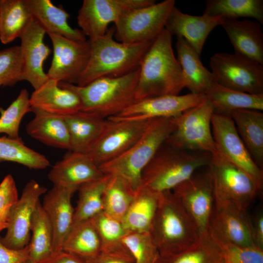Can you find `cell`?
Segmentation results:
<instances>
[{
    "instance_id": "c3c4849f",
    "label": "cell",
    "mask_w": 263,
    "mask_h": 263,
    "mask_svg": "<svg viewBox=\"0 0 263 263\" xmlns=\"http://www.w3.org/2000/svg\"><path fill=\"white\" fill-rule=\"evenodd\" d=\"M28 244L21 249H13L4 246L0 241V263H21L29 257Z\"/></svg>"
},
{
    "instance_id": "3957f363",
    "label": "cell",
    "mask_w": 263,
    "mask_h": 263,
    "mask_svg": "<svg viewBox=\"0 0 263 263\" xmlns=\"http://www.w3.org/2000/svg\"><path fill=\"white\" fill-rule=\"evenodd\" d=\"M139 73V67L121 76L98 78L84 86L61 81L58 85L78 94L81 112L108 119L117 116L135 103Z\"/></svg>"
},
{
    "instance_id": "d6986e66",
    "label": "cell",
    "mask_w": 263,
    "mask_h": 263,
    "mask_svg": "<svg viewBox=\"0 0 263 263\" xmlns=\"http://www.w3.org/2000/svg\"><path fill=\"white\" fill-rule=\"evenodd\" d=\"M46 32L32 18L19 37L21 62V81H28L37 90L49 79L43 64L51 53L43 41Z\"/></svg>"
},
{
    "instance_id": "ee69618b",
    "label": "cell",
    "mask_w": 263,
    "mask_h": 263,
    "mask_svg": "<svg viewBox=\"0 0 263 263\" xmlns=\"http://www.w3.org/2000/svg\"><path fill=\"white\" fill-rule=\"evenodd\" d=\"M218 244L222 249L225 263H263V249L255 245Z\"/></svg>"
},
{
    "instance_id": "8d00e7d4",
    "label": "cell",
    "mask_w": 263,
    "mask_h": 263,
    "mask_svg": "<svg viewBox=\"0 0 263 263\" xmlns=\"http://www.w3.org/2000/svg\"><path fill=\"white\" fill-rule=\"evenodd\" d=\"M204 14L228 19L251 18L263 25V0H207Z\"/></svg>"
},
{
    "instance_id": "5bb4252c",
    "label": "cell",
    "mask_w": 263,
    "mask_h": 263,
    "mask_svg": "<svg viewBox=\"0 0 263 263\" xmlns=\"http://www.w3.org/2000/svg\"><path fill=\"white\" fill-rule=\"evenodd\" d=\"M208 233L218 244L255 245L247 210L230 202L215 201Z\"/></svg>"
},
{
    "instance_id": "7dc6e473",
    "label": "cell",
    "mask_w": 263,
    "mask_h": 263,
    "mask_svg": "<svg viewBox=\"0 0 263 263\" xmlns=\"http://www.w3.org/2000/svg\"><path fill=\"white\" fill-rule=\"evenodd\" d=\"M251 233L255 245L263 249V210L260 207L249 216Z\"/></svg>"
},
{
    "instance_id": "30bf717a",
    "label": "cell",
    "mask_w": 263,
    "mask_h": 263,
    "mask_svg": "<svg viewBox=\"0 0 263 263\" xmlns=\"http://www.w3.org/2000/svg\"><path fill=\"white\" fill-rule=\"evenodd\" d=\"M214 82L236 91L263 94V65L234 53H217L210 58Z\"/></svg>"
},
{
    "instance_id": "4fadbf2b",
    "label": "cell",
    "mask_w": 263,
    "mask_h": 263,
    "mask_svg": "<svg viewBox=\"0 0 263 263\" xmlns=\"http://www.w3.org/2000/svg\"><path fill=\"white\" fill-rule=\"evenodd\" d=\"M154 3V0H84L77 24L86 37L94 39L104 35L109 24H114L127 11Z\"/></svg>"
},
{
    "instance_id": "4dcf8cb0",
    "label": "cell",
    "mask_w": 263,
    "mask_h": 263,
    "mask_svg": "<svg viewBox=\"0 0 263 263\" xmlns=\"http://www.w3.org/2000/svg\"><path fill=\"white\" fill-rule=\"evenodd\" d=\"M161 192L141 187L122 222L130 232H150L159 205Z\"/></svg>"
},
{
    "instance_id": "9a60e30c",
    "label": "cell",
    "mask_w": 263,
    "mask_h": 263,
    "mask_svg": "<svg viewBox=\"0 0 263 263\" xmlns=\"http://www.w3.org/2000/svg\"><path fill=\"white\" fill-rule=\"evenodd\" d=\"M108 119L109 126L87 153L98 167L127 151L142 136L151 120Z\"/></svg>"
},
{
    "instance_id": "bcb514c9",
    "label": "cell",
    "mask_w": 263,
    "mask_h": 263,
    "mask_svg": "<svg viewBox=\"0 0 263 263\" xmlns=\"http://www.w3.org/2000/svg\"><path fill=\"white\" fill-rule=\"evenodd\" d=\"M83 262L84 263H134V260L126 248L113 251H101L94 258Z\"/></svg>"
},
{
    "instance_id": "484cf974",
    "label": "cell",
    "mask_w": 263,
    "mask_h": 263,
    "mask_svg": "<svg viewBox=\"0 0 263 263\" xmlns=\"http://www.w3.org/2000/svg\"><path fill=\"white\" fill-rule=\"evenodd\" d=\"M70 137V150L88 153L109 126L111 121L81 111L62 116Z\"/></svg>"
},
{
    "instance_id": "f1b7e54d",
    "label": "cell",
    "mask_w": 263,
    "mask_h": 263,
    "mask_svg": "<svg viewBox=\"0 0 263 263\" xmlns=\"http://www.w3.org/2000/svg\"><path fill=\"white\" fill-rule=\"evenodd\" d=\"M237 132L255 163L263 169V113L238 110L230 115Z\"/></svg>"
},
{
    "instance_id": "f6af8a7d",
    "label": "cell",
    "mask_w": 263,
    "mask_h": 263,
    "mask_svg": "<svg viewBox=\"0 0 263 263\" xmlns=\"http://www.w3.org/2000/svg\"><path fill=\"white\" fill-rule=\"evenodd\" d=\"M18 199L15 180L8 174L0 184V232L7 228L11 209Z\"/></svg>"
},
{
    "instance_id": "7402d4cb",
    "label": "cell",
    "mask_w": 263,
    "mask_h": 263,
    "mask_svg": "<svg viewBox=\"0 0 263 263\" xmlns=\"http://www.w3.org/2000/svg\"><path fill=\"white\" fill-rule=\"evenodd\" d=\"M223 19L222 16L204 13L201 16L188 15L175 6L165 28L172 36L184 38L200 55L208 36L214 28L221 25Z\"/></svg>"
},
{
    "instance_id": "7c38bea8",
    "label": "cell",
    "mask_w": 263,
    "mask_h": 263,
    "mask_svg": "<svg viewBox=\"0 0 263 263\" xmlns=\"http://www.w3.org/2000/svg\"><path fill=\"white\" fill-rule=\"evenodd\" d=\"M211 130L217 152L247 173L262 191L263 169L253 160L239 136L231 117L213 113Z\"/></svg>"
},
{
    "instance_id": "b9f144b4",
    "label": "cell",
    "mask_w": 263,
    "mask_h": 263,
    "mask_svg": "<svg viewBox=\"0 0 263 263\" xmlns=\"http://www.w3.org/2000/svg\"><path fill=\"white\" fill-rule=\"evenodd\" d=\"M123 243L134 263H154L159 253L150 232H129Z\"/></svg>"
},
{
    "instance_id": "836d02e7",
    "label": "cell",
    "mask_w": 263,
    "mask_h": 263,
    "mask_svg": "<svg viewBox=\"0 0 263 263\" xmlns=\"http://www.w3.org/2000/svg\"><path fill=\"white\" fill-rule=\"evenodd\" d=\"M28 244L29 257L36 263H45L54 254L51 225L40 201L34 212Z\"/></svg>"
},
{
    "instance_id": "44dd1931",
    "label": "cell",
    "mask_w": 263,
    "mask_h": 263,
    "mask_svg": "<svg viewBox=\"0 0 263 263\" xmlns=\"http://www.w3.org/2000/svg\"><path fill=\"white\" fill-rule=\"evenodd\" d=\"M104 175L88 154L69 150L53 166L48 177L54 185L77 190L81 185Z\"/></svg>"
},
{
    "instance_id": "6da1fadb",
    "label": "cell",
    "mask_w": 263,
    "mask_h": 263,
    "mask_svg": "<svg viewBox=\"0 0 263 263\" xmlns=\"http://www.w3.org/2000/svg\"><path fill=\"white\" fill-rule=\"evenodd\" d=\"M172 36L165 28L143 57L135 91V102L178 95L185 88L180 64L172 48Z\"/></svg>"
},
{
    "instance_id": "ba28073f",
    "label": "cell",
    "mask_w": 263,
    "mask_h": 263,
    "mask_svg": "<svg viewBox=\"0 0 263 263\" xmlns=\"http://www.w3.org/2000/svg\"><path fill=\"white\" fill-rule=\"evenodd\" d=\"M213 106L206 97L175 117V128L165 143L177 148L209 153L217 152L211 130Z\"/></svg>"
},
{
    "instance_id": "8992f818",
    "label": "cell",
    "mask_w": 263,
    "mask_h": 263,
    "mask_svg": "<svg viewBox=\"0 0 263 263\" xmlns=\"http://www.w3.org/2000/svg\"><path fill=\"white\" fill-rule=\"evenodd\" d=\"M150 233L159 254L185 250L195 244L201 236L193 220L171 190L160 193Z\"/></svg>"
},
{
    "instance_id": "7bdbcfd3",
    "label": "cell",
    "mask_w": 263,
    "mask_h": 263,
    "mask_svg": "<svg viewBox=\"0 0 263 263\" xmlns=\"http://www.w3.org/2000/svg\"><path fill=\"white\" fill-rule=\"evenodd\" d=\"M22 62L19 46L0 51V87L14 86L21 81Z\"/></svg>"
},
{
    "instance_id": "d6a6232c",
    "label": "cell",
    "mask_w": 263,
    "mask_h": 263,
    "mask_svg": "<svg viewBox=\"0 0 263 263\" xmlns=\"http://www.w3.org/2000/svg\"><path fill=\"white\" fill-rule=\"evenodd\" d=\"M62 251L83 262L94 258L100 252V241L91 220L72 226L64 241Z\"/></svg>"
},
{
    "instance_id": "277c9868",
    "label": "cell",
    "mask_w": 263,
    "mask_h": 263,
    "mask_svg": "<svg viewBox=\"0 0 263 263\" xmlns=\"http://www.w3.org/2000/svg\"><path fill=\"white\" fill-rule=\"evenodd\" d=\"M212 157L208 152L183 150L164 143L143 170L142 186L157 192L171 190L208 166Z\"/></svg>"
},
{
    "instance_id": "1f68e13d",
    "label": "cell",
    "mask_w": 263,
    "mask_h": 263,
    "mask_svg": "<svg viewBox=\"0 0 263 263\" xmlns=\"http://www.w3.org/2000/svg\"><path fill=\"white\" fill-rule=\"evenodd\" d=\"M154 263H225V260L220 246L207 233L185 250L159 254Z\"/></svg>"
},
{
    "instance_id": "83f0119b",
    "label": "cell",
    "mask_w": 263,
    "mask_h": 263,
    "mask_svg": "<svg viewBox=\"0 0 263 263\" xmlns=\"http://www.w3.org/2000/svg\"><path fill=\"white\" fill-rule=\"evenodd\" d=\"M176 49L185 86L191 93L204 94L214 82L210 71L203 65L200 55L183 38H177Z\"/></svg>"
},
{
    "instance_id": "52a82bcc",
    "label": "cell",
    "mask_w": 263,
    "mask_h": 263,
    "mask_svg": "<svg viewBox=\"0 0 263 263\" xmlns=\"http://www.w3.org/2000/svg\"><path fill=\"white\" fill-rule=\"evenodd\" d=\"M175 0L158 3L130 10L114 24V38L125 44L153 42L165 29Z\"/></svg>"
},
{
    "instance_id": "d4e9b609",
    "label": "cell",
    "mask_w": 263,
    "mask_h": 263,
    "mask_svg": "<svg viewBox=\"0 0 263 263\" xmlns=\"http://www.w3.org/2000/svg\"><path fill=\"white\" fill-rule=\"evenodd\" d=\"M24 2L32 18L47 34L76 41L86 40L80 29L73 28L68 24L70 14L62 6L55 5L50 0H24Z\"/></svg>"
},
{
    "instance_id": "4316f807",
    "label": "cell",
    "mask_w": 263,
    "mask_h": 263,
    "mask_svg": "<svg viewBox=\"0 0 263 263\" xmlns=\"http://www.w3.org/2000/svg\"><path fill=\"white\" fill-rule=\"evenodd\" d=\"M32 112L34 117L26 127L29 135L47 146L70 150L69 132L62 116L33 108Z\"/></svg>"
},
{
    "instance_id": "9c48e42d",
    "label": "cell",
    "mask_w": 263,
    "mask_h": 263,
    "mask_svg": "<svg viewBox=\"0 0 263 263\" xmlns=\"http://www.w3.org/2000/svg\"><path fill=\"white\" fill-rule=\"evenodd\" d=\"M215 201H228L247 210L261 191L254 180L218 152L212 154L208 165Z\"/></svg>"
},
{
    "instance_id": "681fc988",
    "label": "cell",
    "mask_w": 263,
    "mask_h": 263,
    "mask_svg": "<svg viewBox=\"0 0 263 263\" xmlns=\"http://www.w3.org/2000/svg\"><path fill=\"white\" fill-rule=\"evenodd\" d=\"M45 263H84L79 258L66 252L61 251L54 254Z\"/></svg>"
},
{
    "instance_id": "60d3db41",
    "label": "cell",
    "mask_w": 263,
    "mask_h": 263,
    "mask_svg": "<svg viewBox=\"0 0 263 263\" xmlns=\"http://www.w3.org/2000/svg\"><path fill=\"white\" fill-rule=\"evenodd\" d=\"M31 112L28 92L23 89L6 110L0 108V133H5L12 139H21L19 133L20 122L24 115Z\"/></svg>"
},
{
    "instance_id": "ac0fdd59",
    "label": "cell",
    "mask_w": 263,
    "mask_h": 263,
    "mask_svg": "<svg viewBox=\"0 0 263 263\" xmlns=\"http://www.w3.org/2000/svg\"><path fill=\"white\" fill-rule=\"evenodd\" d=\"M206 98L204 94L165 95L136 102L112 119L149 120L176 117L196 106Z\"/></svg>"
},
{
    "instance_id": "f546056e",
    "label": "cell",
    "mask_w": 263,
    "mask_h": 263,
    "mask_svg": "<svg viewBox=\"0 0 263 263\" xmlns=\"http://www.w3.org/2000/svg\"><path fill=\"white\" fill-rule=\"evenodd\" d=\"M211 103L214 113L228 115L238 110L263 111V94H253L221 86L214 82L205 93Z\"/></svg>"
},
{
    "instance_id": "8fae6325",
    "label": "cell",
    "mask_w": 263,
    "mask_h": 263,
    "mask_svg": "<svg viewBox=\"0 0 263 263\" xmlns=\"http://www.w3.org/2000/svg\"><path fill=\"white\" fill-rule=\"evenodd\" d=\"M197 171L171 191L193 220L200 235H202L208 233L215 197L208 166L205 167L203 171Z\"/></svg>"
},
{
    "instance_id": "d590c367",
    "label": "cell",
    "mask_w": 263,
    "mask_h": 263,
    "mask_svg": "<svg viewBox=\"0 0 263 263\" xmlns=\"http://www.w3.org/2000/svg\"><path fill=\"white\" fill-rule=\"evenodd\" d=\"M110 175L87 182L79 186L78 199L75 209L73 224L89 220L103 211V194Z\"/></svg>"
},
{
    "instance_id": "603a6c76",
    "label": "cell",
    "mask_w": 263,
    "mask_h": 263,
    "mask_svg": "<svg viewBox=\"0 0 263 263\" xmlns=\"http://www.w3.org/2000/svg\"><path fill=\"white\" fill-rule=\"evenodd\" d=\"M57 80L50 79L30 97L32 108L49 113L65 116L81 111L82 104L72 90L60 86Z\"/></svg>"
},
{
    "instance_id": "cb8c5ba5",
    "label": "cell",
    "mask_w": 263,
    "mask_h": 263,
    "mask_svg": "<svg viewBox=\"0 0 263 263\" xmlns=\"http://www.w3.org/2000/svg\"><path fill=\"white\" fill-rule=\"evenodd\" d=\"M221 25L226 33L235 53L263 65V33L259 22L223 18Z\"/></svg>"
},
{
    "instance_id": "2e32d148",
    "label": "cell",
    "mask_w": 263,
    "mask_h": 263,
    "mask_svg": "<svg viewBox=\"0 0 263 263\" xmlns=\"http://www.w3.org/2000/svg\"><path fill=\"white\" fill-rule=\"evenodd\" d=\"M53 57L47 75L49 78L76 85L90 55L89 40L76 41L49 34Z\"/></svg>"
},
{
    "instance_id": "ffe728a7",
    "label": "cell",
    "mask_w": 263,
    "mask_h": 263,
    "mask_svg": "<svg viewBox=\"0 0 263 263\" xmlns=\"http://www.w3.org/2000/svg\"><path fill=\"white\" fill-rule=\"evenodd\" d=\"M75 191L54 185L45 193L41 205L52 228L54 254L62 251L64 241L72 227L75 209L71 198Z\"/></svg>"
},
{
    "instance_id": "e575fe53",
    "label": "cell",
    "mask_w": 263,
    "mask_h": 263,
    "mask_svg": "<svg viewBox=\"0 0 263 263\" xmlns=\"http://www.w3.org/2000/svg\"><path fill=\"white\" fill-rule=\"evenodd\" d=\"M32 17L24 0H0V40L9 43L20 36Z\"/></svg>"
},
{
    "instance_id": "7a4b0ae2",
    "label": "cell",
    "mask_w": 263,
    "mask_h": 263,
    "mask_svg": "<svg viewBox=\"0 0 263 263\" xmlns=\"http://www.w3.org/2000/svg\"><path fill=\"white\" fill-rule=\"evenodd\" d=\"M114 26L99 38L89 40L90 55L76 85L85 86L101 77H118L138 68L153 42L125 44L114 38Z\"/></svg>"
},
{
    "instance_id": "f907efd6",
    "label": "cell",
    "mask_w": 263,
    "mask_h": 263,
    "mask_svg": "<svg viewBox=\"0 0 263 263\" xmlns=\"http://www.w3.org/2000/svg\"><path fill=\"white\" fill-rule=\"evenodd\" d=\"M21 263H36L33 260L30 258L29 257L24 260Z\"/></svg>"
},
{
    "instance_id": "5b68a950",
    "label": "cell",
    "mask_w": 263,
    "mask_h": 263,
    "mask_svg": "<svg viewBox=\"0 0 263 263\" xmlns=\"http://www.w3.org/2000/svg\"><path fill=\"white\" fill-rule=\"evenodd\" d=\"M175 117L152 119L140 138L127 151L99 167L104 174L123 179L136 192L142 173L174 129Z\"/></svg>"
},
{
    "instance_id": "f35d334b",
    "label": "cell",
    "mask_w": 263,
    "mask_h": 263,
    "mask_svg": "<svg viewBox=\"0 0 263 263\" xmlns=\"http://www.w3.org/2000/svg\"><path fill=\"white\" fill-rule=\"evenodd\" d=\"M7 161L34 169H44L50 165L44 155L25 146L22 138L15 139L4 136L0 137V163Z\"/></svg>"
},
{
    "instance_id": "74e56055",
    "label": "cell",
    "mask_w": 263,
    "mask_h": 263,
    "mask_svg": "<svg viewBox=\"0 0 263 263\" xmlns=\"http://www.w3.org/2000/svg\"><path fill=\"white\" fill-rule=\"evenodd\" d=\"M136 192L123 179L110 175L103 194V212L122 221Z\"/></svg>"
},
{
    "instance_id": "e0dca14e",
    "label": "cell",
    "mask_w": 263,
    "mask_h": 263,
    "mask_svg": "<svg viewBox=\"0 0 263 263\" xmlns=\"http://www.w3.org/2000/svg\"><path fill=\"white\" fill-rule=\"evenodd\" d=\"M46 192L47 188L34 180L27 183L20 197L11 209L6 233L0 237L4 246L13 249H21L29 244L34 212L40 197Z\"/></svg>"
},
{
    "instance_id": "ab89813d",
    "label": "cell",
    "mask_w": 263,
    "mask_h": 263,
    "mask_svg": "<svg viewBox=\"0 0 263 263\" xmlns=\"http://www.w3.org/2000/svg\"><path fill=\"white\" fill-rule=\"evenodd\" d=\"M90 220L98 235L101 251H113L126 249L123 241L130 231L126 229L122 221L103 211Z\"/></svg>"
}]
</instances>
